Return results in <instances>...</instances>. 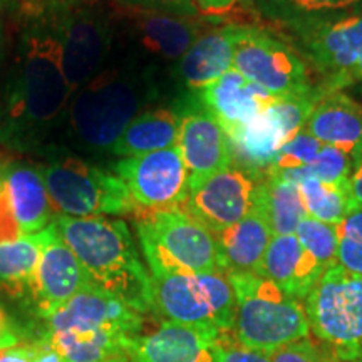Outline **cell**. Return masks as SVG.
I'll use <instances>...</instances> for the list:
<instances>
[{
  "label": "cell",
  "mask_w": 362,
  "mask_h": 362,
  "mask_svg": "<svg viewBox=\"0 0 362 362\" xmlns=\"http://www.w3.org/2000/svg\"><path fill=\"white\" fill-rule=\"evenodd\" d=\"M178 133L180 111L173 107H156L139 112L116 139L111 151L123 158L148 155L176 146Z\"/></svg>",
  "instance_id": "obj_26"
},
{
  "label": "cell",
  "mask_w": 362,
  "mask_h": 362,
  "mask_svg": "<svg viewBox=\"0 0 362 362\" xmlns=\"http://www.w3.org/2000/svg\"><path fill=\"white\" fill-rule=\"evenodd\" d=\"M270 362H342L327 344L314 334L269 352Z\"/></svg>",
  "instance_id": "obj_36"
},
{
  "label": "cell",
  "mask_w": 362,
  "mask_h": 362,
  "mask_svg": "<svg viewBox=\"0 0 362 362\" xmlns=\"http://www.w3.org/2000/svg\"><path fill=\"white\" fill-rule=\"evenodd\" d=\"M279 178L297 185L305 215L312 218L337 226L349 211V188L324 183L315 176L305 175L304 170L288 171Z\"/></svg>",
  "instance_id": "obj_30"
},
{
  "label": "cell",
  "mask_w": 362,
  "mask_h": 362,
  "mask_svg": "<svg viewBox=\"0 0 362 362\" xmlns=\"http://www.w3.org/2000/svg\"><path fill=\"white\" fill-rule=\"evenodd\" d=\"M49 344L64 362H104L128 357L134 337L110 332L45 334Z\"/></svg>",
  "instance_id": "obj_29"
},
{
  "label": "cell",
  "mask_w": 362,
  "mask_h": 362,
  "mask_svg": "<svg viewBox=\"0 0 362 362\" xmlns=\"http://www.w3.org/2000/svg\"><path fill=\"white\" fill-rule=\"evenodd\" d=\"M71 96L61 42L52 25L30 27L19 45L11 99L12 117L30 126L52 123L64 111Z\"/></svg>",
  "instance_id": "obj_3"
},
{
  "label": "cell",
  "mask_w": 362,
  "mask_h": 362,
  "mask_svg": "<svg viewBox=\"0 0 362 362\" xmlns=\"http://www.w3.org/2000/svg\"><path fill=\"white\" fill-rule=\"evenodd\" d=\"M274 237L262 205L228 228L215 233L220 270L228 274L257 272Z\"/></svg>",
  "instance_id": "obj_24"
},
{
  "label": "cell",
  "mask_w": 362,
  "mask_h": 362,
  "mask_svg": "<svg viewBox=\"0 0 362 362\" xmlns=\"http://www.w3.org/2000/svg\"><path fill=\"white\" fill-rule=\"evenodd\" d=\"M56 215L71 218L136 214L138 206L116 173L78 158H59L40 166Z\"/></svg>",
  "instance_id": "obj_6"
},
{
  "label": "cell",
  "mask_w": 362,
  "mask_h": 362,
  "mask_svg": "<svg viewBox=\"0 0 362 362\" xmlns=\"http://www.w3.org/2000/svg\"><path fill=\"white\" fill-rule=\"evenodd\" d=\"M0 42H2V22H0Z\"/></svg>",
  "instance_id": "obj_46"
},
{
  "label": "cell",
  "mask_w": 362,
  "mask_h": 362,
  "mask_svg": "<svg viewBox=\"0 0 362 362\" xmlns=\"http://www.w3.org/2000/svg\"><path fill=\"white\" fill-rule=\"evenodd\" d=\"M296 237L324 272L337 264L339 235L336 225L324 223L305 215L297 226Z\"/></svg>",
  "instance_id": "obj_32"
},
{
  "label": "cell",
  "mask_w": 362,
  "mask_h": 362,
  "mask_svg": "<svg viewBox=\"0 0 362 362\" xmlns=\"http://www.w3.org/2000/svg\"><path fill=\"white\" fill-rule=\"evenodd\" d=\"M44 238L45 230L0 243V292L8 297L30 296Z\"/></svg>",
  "instance_id": "obj_28"
},
{
  "label": "cell",
  "mask_w": 362,
  "mask_h": 362,
  "mask_svg": "<svg viewBox=\"0 0 362 362\" xmlns=\"http://www.w3.org/2000/svg\"><path fill=\"white\" fill-rule=\"evenodd\" d=\"M19 237H22V232L17 225L16 216H13L4 170H0V243L11 242Z\"/></svg>",
  "instance_id": "obj_40"
},
{
  "label": "cell",
  "mask_w": 362,
  "mask_h": 362,
  "mask_svg": "<svg viewBox=\"0 0 362 362\" xmlns=\"http://www.w3.org/2000/svg\"><path fill=\"white\" fill-rule=\"evenodd\" d=\"M354 168V158L344 149L324 144L322 149L317 153L314 161L304 170L305 175L315 176L320 181L336 187L349 188V178Z\"/></svg>",
  "instance_id": "obj_35"
},
{
  "label": "cell",
  "mask_w": 362,
  "mask_h": 362,
  "mask_svg": "<svg viewBox=\"0 0 362 362\" xmlns=\"http://www.w3.org/2000/svg\"><path fill=\"white\" fill-rule=\"evenodd\" d=\"M317 141L344 149L354 158L362 153V106L342 90L324 94L304 126Z\"/></svg>",
  "instance_id": "obj_22"
},
{
  "label": "cell",
  "mask_w": 362,
  "mask_h": 362,
  "mask_svg": "<svg viewBox=\"0 0 362 362\" xmlns=\"http://www.w3.org/2000/svg\"><path fill=\"white\" fill-rule=\"evenodd\" d=\"M47 320V334L110 332L138 337L143 330L144 315L123 300L88 285Z\"/></svg>",
  "instance_id": "obj_14"
},
{
  "label": "cell",
  "mask_w": 362,
  "mask_h": 362,
  "mask_svg": "<svg viewBox=\"0 0 362 362\" xmlns=\"http://www.w3.org/2000/svg\"><path fill=\"white\" fill-rule=\"evenodd\" d=\"M267 21L288 33L362 12V0H247Z\"/></svg>",
  "instance_id": "obj_27"
},
{
  "label": "cell",
  "mask_w": 362,
  "mask_h": 362,
  "mask_svg": "<svg viewBox=\"0 0 362 362\" xmlns=\"http://www.w3.org/2000/svg\"><path fill=\"white\" fill-rule=\"evenodd\" d=\"M237 300L235 334L247 347L272 352L309 336L304 300L255 272L228 274Z\"/></svg>",
  "instance_id": "obj_2"
},
{
  "label": "cell",
  "mask_w": 362,
  "mask_h": 362,
  "mask_svg": "<svg viewBox=\"0 0 362 362\" xmlns=\"http://www.w3.org/2000/svg\"><path fill=\"white\" fill-rule=\"evenodd\" d=\"M126 19L149 52L166 61H180L200 35L214 27V19L181 17L171 13L126 7Z\"/></svg>",
  "instance_id": "obj_20"
},
{
  "label": "cell",
  "mask_w": 362,
  "mask_h": 362,
  "mask_svg": "<svg viewBox=\"0 0 362 362\" xmlns=\"http://www.w3.org/2000/svg\"><path fill=\"white\" fill-rule=\"evenodd\" d=\"M247 29L243 24L211 27L194 40L176 66V76L189 94L197 96L232 69L235 49Z\"/></svg>",
  "instance_id": "obj_19"
},
{
  "label": "cell",
  "mask_w": 362,
  "mask_h": 362,
  "mask_svg": "<svg viewBox=\"0 0 362 362\" xmlns=\"http://www.w3.org/2000/svg\"><path fill=\"white\" fill-rule=\"evenodd\" d=\"M354 86H361L362 88V54L349 71H346L344 74L337 76V78L325 81V83H320L319 86H315V88L324 96V94L336 93V90H342L346 88H354Z\"/></svg>",
  "instance_id": "obj_41"
},
{
  "label": "cell",
  "mask_w": 362,
  "mask_h": 362,
  "mask_svg": "<svg viewBox=\"0 0 362 362\" xmlns=\"http://www.w3.org/2000/svg\"><path fill=\"white\" fill-rule=\"evenodd\" d=\"M322 83L344 74L362 54V12L291 33Z\"/></svg>",
  "instance_id": "obj_16"
},
{
  "label": "cell",
  "mask_w": 362,
  "mask_h": 362,
  "mask_svg": "<svg viewBox=\"0 0 362 362\" xmlns=\"http://www.w3.org/2000/svg\"><path fill=\"white\" fill-rule=\"evenodd\" d=\"M255 274L272 280L291 296L305 300L324 270L305 252L296 235H274Z\"/></svg>",
  "instance_id": "obj_23"
},
{
  "label": "cell",
  "mask_w": 362,
  "mask_h": 362,
  "mask_svg": "<svg viewBox=\"0 0 362 362\" xmlns=\"http://www.w3.org/2000/svg\"><path fill=\"white\" fill-rule=\"evenodd\" d=\"M180 133L178 143L189 183L206 178L233 163L232 144L216 117L193 96L178 107Z\"/></svg>",
  "instance_id": "obj_15"
},
{
  "label": "cell",
  "mask_w": 362,
  "mask_h": 362,
  "mask_svg": "<svg viewBox=\"0 0 362 362\" xmlns=\"http://www.w3.org/2000/svg\"><path fill=\"white\" fill-rule=\"evenodd\" d=\"M265 173L232 163L226 168L189 183L185 210L218 233L243 220L260 205Z\"/></svg>",
  "instance_id": "obj_11"
},
{
  "label": "cell",
  "mask_w": 362,
  "mask_h": 362,
  "mask_svg": "<svg viewBox=\"0 0 362 362\" xmlns=\"http://www.w3.org/2000/svg\"><path fill=\"white\" fill-rule=\"evenodd\" d=\"M260 205L274 235H296V230L305 216L298 187L279 176L265 175Z\"/></svg>",
  "instance_id": "obj_31"
},
{
  "label": "cell",
  "mask_w": 362,
  "mask_h": 362,
  "mask_svg": "<svg viewBox=\"0 0 362 362\" xmlns=\"http://www.w3.org/2000/svg\"><path fill=\"white\" fill-rule=\"evenodd\" d=\"M203 106L223 126L226 134L250 123L277 98L253 84L233 67L197 94Z\"/></svg>",
  "instance_id": "obj_21"
},
{
  "label": "cell",
  "mask_w": 362,
  "mask_h": 362,
  "mask_svg": "<svg viewBox=\"0 0 362 362\" xmlns=\"http://www.w3.org/2000/svg\"><path fill=\"white\" fill-rule=\"evenodd\" d=\"M52 223L78 257L90 285L117 297L143 315L156 310L151 275L139 259L133 235L123 220L56 215Z\"/></svg>",
  "instance_id": "obj_1"
},
{
  "label": "cell",
  "mask_w": 362,
  "mask_h": 362,
  "mask_svg": "<svg viewBox=\"0 0 362 362\" xmlns=\"http://www.w3.org/2000/svg\"><path fill=\"white\" fill-rule=\"evenodd\" d=\"M156 310L171 322L235 329L237 300L225 272L151 275Z\"/></svg>",
  "instance_id": "obj_8"
},
{
  "label": "cell",
  "mask_w": 362,
  "mask_h": 362,
  "mask_svg": "<svg viewBox=\"0 0 362 362\" xmlns=\"http://www.w3.org/2000/svg\"><path fill=\"white\" fill-rule=\"evenodd\" d=\"M337 264L347 272L362 275V206H351L337 225Z\"/></svg>",
  "instance_id": "obj_34"
},
{
  "label": "cell",
  "mask_w": 362,
  "mask_h": 362,
  "mask_svg": "<svg viewBox=\"0 0 362 362\" xmlns=\"http://www.w3.org/2000/svg\"><path fill=\"white\" fill-rule=\"evenodd\" d=\"M220 330L166 320L131 342L129 362H218Z\"/></svg>",
  "instance_id": "obj_18"
},
{
  "label": "cell",
  "mask_w": 362,
  "mask_h": 362,
  "mask_svg": "<svg viewBox=\"0 0 362 362\" xmlns=\"http://www.w3.org/2000/svg\"><path fill=\"white\" fill-rule=\"evenodd\" d=\"M233 69L274 98L304 96L314 90L304 59L260 27L248 25L235 49Z\"/></svg>",
  "instance_id": "obj_9"
},
{
  "label": "cell",
  "mask_w": 362,
  "mask_h": 362,
  "mask_svg": "<svg viewBox=\"0 0 362 362\" xmlns=\"http://www.w3.org/2000/svg\"><path fill=\"white\" fill-rule=\"evenodd\" d=\"M146 86L134 76L103 72L72 94L69 124L81 144L107 149L146 101Z\"/></svg>",
  "instance_id": "obj_5"
},
{
  "label": "cell",
  "mask_w": 362,
  "mask_h": 362,
  "mask_svg": "<svg viewBox=\"0 0 362 362\" xmlns=\"http://www.w3.org/2000/svg\"><path fill=\"white\" fill-rule=\"evenodd\" d=\"M128 8H141V11H153L171 13L181 17H198L202 16L200 8L193 0H117Z\"/></svg>",
  "instance_id": "obj_39"
},
{
  "label": "cell",
  "mask_w": 362,
  "mask_h": 362,
  "mask_svg": "<svg viewBox=\"0 0 362 362\" xmlns=\"http://www.w3.org/2000/svg\"><path fill=\"white\" fill-rule=\"evenodd\" d=\"M115 173L124 181L138 210L185 208L189 197V176L180 148L123 158Z\"/></svg>",
  "instance_id": "obj_13"
},
{
  "label": "cell",
  "mask_w": 362,
  "mask_h": 362,
  "mask_svg": "<svg viewBox=\"0 0 362 362\" xmlns=\"http://www.w3.org/2000/svg\"><path fill=\"white\" fill-rule=\"evenodd\" d=\"M11 205L22 235H34L52 225L56 211L40 168L11 165L4 170Z\"/></svg>",
  "instance_id": "obj_25"
},
{
  "label": "cell",
  "mask_w": 362,
  "mask_h": 362,
  "mask_svg": "<svg viewBox=\"0 0 362 362\" xmlns=\"http://www.w3.org/2000/svg\"><path fill=\"white\" fill-rule=\"evenodd\" d=\"M0 362H64L47 339L35 344L13 341L0 347Z\"/></svg>",
  "instance_id": "obj_37"
},
{
  "label": "cell",
  "mask_w": 362,
  "mask_h": 362,
  "mask_svg": "<svg viewBox=\"0 0 362 362\" xmlns=\"http://www.w3.org/2000/svg\"><path fill=\"white\" fill-rule=\"evenodd\" d=\"M51 25L61 42L62 67L74 94L96 78L106 61L112 40L111 24L90 6H64Z\"/></svg>",
  "instance_id": "obj_12"
},
{
  "label": "cell",
  "mask_w": 362,
  "mask_h": 362,
  "mask_svg": "<svg viewBox=\"0 0 362 362\" xmlns=\"http://www.w3.org/2000/svg\"><path fill=\"white\" fill-rule=\"evenodd\" d=\"M324 144L317 141L314 136H310L307 131L302 129L297 136H293L288 143H285L279 153L272 160L270 166L267 168L265 175L270 176H280L288 173V171H296L307 168L317 153L322 149Z\"/></svg>",
  "instance_id": "obj_33"
},
{
  "label": "cell",
  "mask_w": 362,
  "mask_h": 362,
  "mask_svg": "<svg viewBox=\"0 0 362 362\" xmlns=\"http://www.w3.org/2000/svg\"><path fill=\"white\" fill-rule=\"evenodd\" d=\"M312 334L342 362H362V275L336 264L304 300Z\"/></svg>",
  "instance_id": "obj_7"
},
{
  "label": "cell",
  "mask_w": 362,
  "mask_h": 362,
  "mask_svg": "<svg viewBox=\"0 0 362 362\" xmlns=\"http://www.w3.org/2000/svg\"><path fill=\"white\" fill-rule=\"evenodd\" d=\"M104 362H129L128 357H116V359H110V361H104Z\"/></svg>",
  "instance_id": "obj_45"
},
{
  "label": "cell",
  "mask_w": 362,
  "mask_h": 362,
  "mask_svg": "<svg viewBox=\"0 0 362 362\" xmlns=\"http://www.w3.org/2000/svg\"><path fill=\"white\" fill-rule=\"evenodd\" d=\"M136 232L151 275L220 270L215 235L185 208L136 210Z\"/></svg>",
  "instance_id": "obj_4"
},
{
  "label": "cell",
  "mask_w": 362,
  "mask_h": 362,
  "mask_svg": "<svg viewBox=\"0 0 362 362\" xmlns=\"http://www.w3.org/2000/svg\"><path fill=\"white\" fill-rule=\"evenodd\" d=\"M197 7L200 8V13L205 16H220L225 13L237 6L240 0H193Z\"/></svg>",
  "instance_id": "obj_43"
},
{
  "label": "cell",
  "mask_w": 362,
  "mask_h": 362,
  "mask_svg": "<svg viewBox=\"0 0 362 362\" xmlns=\"http://www.w3.org/2000/svg\"><path fill=\"white\" fill-rule=\"evenodd\" d=\"M362 206V153L354 163L349 178V208Z\"/></svg>",
  "instance_id": "obj_42"
},
{
  "label": "cell",
  "mask_w": 362,
  "mask_h": 362,
  "mask_svg": "<svg viewBox=\"0 0 362 362\" xmlns=\"http://www.w3.org/2000/svg\"><path fill=\"white\" fill-rule=\"evenodd\" d=\"M16 341V337L11 334V322H8V317L6 310L0 305V347L6 346V344H11Z\"/></svg>",
  "instance_id": "obj_44"
},
{
  "label": "cell",
  "mask_w": 362,
  "mask_h": 362,
  "mask_svg": "<svg viewBox=\"0 0 362 362\" xmlns=\"http://www.w3.org/2000/svg\"><path fill=\"white\" fill-rule=\"evenodd\" d=\"M322 94L314 90L304 96L277 98L250 123L228 134L237 165L265 173L279 149L304 129L312 110Z\"/></svg>",
  "instance_id": "obj_10"
},
{
  "label": "cell",
  "mask_w": 362,
  "mask_h": 362,
  "mask_svg": "<svg viewBox=\"0 0 362 362\" xmlns=\"http://www.w3.org/2000/svg\"><path fill=\"white\" fill-rule=\"evenodd\" d=\"M218 362H270L269 352L255 351L240 342L235 329L220 330L216 336Z\"/></svg>",
  "instance_id": "obj_38"
},
{
  "label": "cell",
  "mask_w": 362,
  "mask_h": 362,
  "mask_svg": "<svg viewBox=\"0 0 362 362\" xmlns=\"http://www.w3.org/2000/svg\"><path fill=\"white\" fill-rule=\"evenodd\" d=\"M88 285V275L78 257L61 238L54 223L47 226L30 291L39 314L49 319Z\"/></svg>",
  "instance_id": "obj_17"
}]
</instances>
